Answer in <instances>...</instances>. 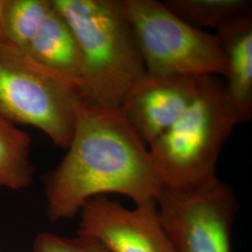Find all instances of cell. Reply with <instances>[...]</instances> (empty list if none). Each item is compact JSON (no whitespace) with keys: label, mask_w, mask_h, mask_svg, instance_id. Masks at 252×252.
<instances>
[{"label":"cell","mask_w":252,"mask_h":252,"mask_svg":"<svg viewBox=\"0 0 252 252\" xmlns=\"http://www.w3.org/2000/svg\"><path fill=\"white\" fill-rule=\"evenodd\" d=\"M66 150L42 178L47 216L53 222L77 216L95 196L119 193L138 206L157 201L162 192L152 154L120 107L81 99Z\"/></svg>","instance_id":"6da1fadb"},{"label":"cell","mask_w":252,"mask_h":252,"mask_svg":"<svg viewBox=\"0 0 252 252\" xmlns=\"http://www.w3.org/2000/svg\"><path fill=\"white\" fill-rule=\"evenodd\" d=\"M77 37L82 99L120 107L145 73L144 60L120 0H53Z\"/></svg>","instance_id":"7a4b0ae2"},{"label":"cell","mask_w":252,"mask_h":252,"mask_svg":"<svg viewBox=\"0 0 252 252\" xmlns=\"http://www.w3.org/2000/svg\"><path fill=\"white\" fill-rule=\"evenodd\" d=\"M237 125L224 83L214 76L205 77L192 104L149 144L162 188L187 191L217 180L220 153Z\"/></svg>","instance_id":"3957f363"},{"label":"cell","mask_w":252,"mask_h":252,"mask_svg":"<svg viewBox=\"0 0 252 252\" xmlns=\"http://www.w3.org/2000/svg\"><path fill=\"white\" fill-rule=\"evenodd\" d=\"M79 88L0 38V113L15 125L39 129L57 147L72 140Z\"/></svg>","instance_id":"277c9868"},{"label":"cell","mask_w":252,"mask_h":252,"mask_svg":"<svg viewBox=\"0 0 252 252\" xmlns=\"http://www.w3.org/2000/svg\"><path fill=\"white\" fill-rule=\"evenodd\" d=\"M146 71L194 78L225 76L224 53L216 35L191 27L161 1L120 0Z\"/></svg>","instance_id":"5b68a950"},{"label":"cell","mask_w":252,"mask_h":252,"mask_svg":"<svg viewBox=\"0 0 252 252\" xmlns=\"http://www.w3.org/2000/svg\"><path fill=\"white\" fill-rule=\"evenodd\" d=\"M156 203L174 252H231L238 203L233 189L221 180L187 191L162 188Z\"/></svg>","instance_id":"8992f818"},{"label":"cell","mask_w":252,"mask_h":252,"mask_svg":"<svg viewBox=\"0 0 252 252\" xmlns=\"http://www.w3.org/2000/svg\"><path fill=\"white\" fill-rule=\"evenodd\" d=\"M78 236L92 238L111 252H175L162 228L156 201L128 209L99 195L80 211Z\"/></svg>","instance_id":"52a82bcc"},{"label":"cell","mask_w":252,"mask_h":252,"mask_svg":"<svg viewBox=\"0 0 252 252\" xmlns=\"http://www.w3.org/2000/svg\"><path fill=\"white\" fill-rule=\"evenodd\" d=\"M204 78L146 71L126 93L120 108L135 132L149 145L192 104Z\"/></svg>","instance_id":"ba28073f"},{"label":"cell","mask_w":252,"mask_h":252,"mask_svg":"<svg viewBox=\"0 0 252 252\" xmlns=\"http://www.w3.org/2000/svg\"><path fill=\"white\" fill-rule=\"evenodd\" d=\"M226 60V99L239 124L252 116V16L236 19L215 34Z\"/></svg>","instance_id":"9c48e42d"},{"label":"cell","mask_w":252,"mask_h":252,"mask_svg":"<svg viewBox=\"0 0 252 252\" xmlns=\"http://www.w3.org/2000/svg\"><path fill=\"white\" fill-rule=\"evenodd\" d=\"M23 51L36 63L79 88L82 72L81 48L72 28L54 2Z\"/></svg>","instance_id":"30bf717a"},{"label":"cell","mask_w":252,"mask_h":252,"mask_svg":"<svg viewBox=\"0 0 252 252\" xmlns=\"http://www.w3.org/2000/svg\"><path fill=\"white\" fill-rule=\"evenodd\" d=\"M31 147L30 135L0 113V187L20 190L32 185Z\"/></svg>","instance_id":"8fae6325"},{"label":"cell","mask_w":252,"mask_h":252,"mask_svg":"<svg viewBox=\"0 0 252 252\" xmlns=\"http://www.w3.org/2000/svg\"><path fill=\"white\" fill-rule=\"evenodd\" d=\"M162 4L184 23L198 30L220 27L252 15L249 0H164Z\"/></svg>","instance_id":"7c38bea8"},{"label":"cell","mask_w":252,"mask_h":252,"mask_svg":"<svg viewBox=\"0 0 252 252\" xmlns=\"http://www.w3.org/2000/svg\"><path fill=\"white\" fill-rule=\"evenodd\" d=\"M52 6V0H5L2 9L3 38L25 50Z\"/></svg>","instance_id":"4fadbf2b"},{"label":"cell","mask_w":252,"mask_h":252,"mask_svg":"<svg viewBox=\"0 0 252 252\" xmlns=\"http://www.w3.org/2000/svg\"><path fill=\"white\" fill-rule=\"evenodd\" d=\"M33 252H84L77 238H66L51 233L36 235Z\"/></svg>","instance_id":"5bb4252c"},{"label":"cell","mask_w":252,"mask_h":252,"mask_svg":"<svg viewBox=\"0 0 252 252\" xmlns=\"http://www.w3.org/2000/svg\"><path fill=\"white\" fill-rule=\"evenodd\" d=\"M76 238L78 239V242L81 245L84 252H111L106 247L92 238L81 236H77Z\"/></svg>","instance_id":"9a60e30c"},{"label":"cell","mask_w":252,"mask_h":252,"mask_svg":"<svg viewBox=\"0 0 252 252\" xmlns=\"http://www.w3.org/2000/svg\"><path fill=\"white\" fill-rule=\"evenodd\" d=\"M4 1L5 0H0V38L3 37V35H2V9L4 6Z\"/></svg>","instance_id":"2e32d148"},{"label":"cell","mask_w":252,"mask_h":252,"mask_svg":"<svg viewBox=\"0 0 252 252\" xmlns=\"http://www.w3.org/2000/svg\"><path fill=\"white\" fill-rule=\"evenodd\" d=\"M0 252H1V251H0Z\"/></svg>","instance_id":"e0dca14e"}]
</instances>
